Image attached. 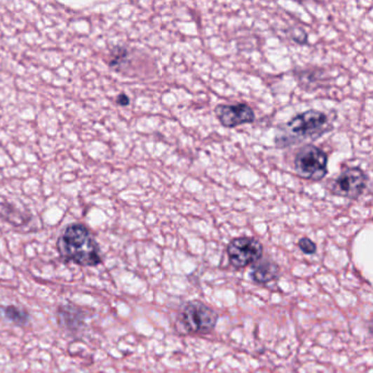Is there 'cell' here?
Returning a JSON list of instances; mask_svg holds the SVG:
<instances>
[{
    "instance_id": "cell-9",
    "label": "cell",
    "mask_w": 373,
    "mask_h": 373,
    "mask_svg": "<svg viewBox=\"0 0 373 373\" xmlns=\"http://www.w3.org/2000/svg\"><path fill=\"white\" fill-rule=\"evenodd\" d=\"M279 267L274 262L265 261L259 262L252 271V279L257 284H267L269 281L274 280L278 275Z\"/></svg>"
},
{
    "instance_id": "cell-7",
    "label": "cell",
    "mask_w": 373,
    "mask_h": 373,
    "mask_svg": "<svg viewBox=\"0 0 373 373\" xmlns=\"http://www.w3.org/2000/svg\"><path fill=\"white\" fill-rule=\"evenodd\" d=\"M217 118L226 128H233L240 125L251 124L255 121L253 109L245 103L234 105H217L215 109Z\"/></svg>"
},
{
    "instance_id": "cell-5",
    "label": "cell",
    "mask_w": 373,
    "mask_h": 373,
    "mask_svg": "<svg viewBox=\"0 0 373 373\" xmlns=\"http://www.w3.org/2000/svg\"><path fill=\"white\" fill-rule=\"evenodd\" d=\"M263 253V244L259 240L247 236L232 240L226 247L230 264L236 269H244L261 261Z\"/></svg>"
},
{
    "instance_id": "cell-13",
    "label": "cell",
    "mask_w": 373,
    "mask_h": 373,
    "mask_svg": "<svg viewBox=\"0 0 373 373\" xmlns=\"http://www.w3.org/2000/svg\"><path fill=\"white\" fill-rule=\"evenodd\" d=\"M116 103L117 104L121 105V107H127V105L130 104V97L125 95V93H121V95L117 97Z\"/></svg>"
},
{
    "instance_id": "cell-6",
    "label": "cell",
    "mask_w": 373,
    "mask_h": 373,
    "mask_svg": "<svg viewBox=\"0 0 373 373\" xmlns=\"http://www.w3.org/2000/svg\"><path fill=\"white\" fill-rule=\"evenodd\" d=\"M367 186V175L360 168H347L329 183L330 192L336 196L358 199Z\"/></svg>"
},
{
    "instance_id": "cell-4",
    "label": "cell",
    "mask_w": 373,
    "mask_h": 373,
    "mask_svg": "<svg viewBox=\"0 0 373 373\" xmlns=\"http://www.w3.org/2000/svg\"><path fill=\"white\" fill-rule=\"evenodd\" d=\"M179 321L189 333L206 335L215 329L218 314L202 301H192L183 308Z\"/></svg>"
},
{
    "instance_id": "cell-10",
    "label": "cell",
    "mask_w": 373,
    "mask_h": 373,
    "mask_svg": "<svg viewBox=\"0 0 373 373\" xmlns=\"http://www.w3.org/2000/svg\"><path fill=\"white\" fill-rule=\"evenodd\" d=\"M4 318L15 325L25 327L30 322V314L23 308L15 306H8L0 308Z\"/></svg>"
},
{
    "instance_id": "cell-1",
    "label": "cell",
    "mask_w": 373,
    "mask_h": 373,
    "mask_svg": "<svg viewBox=\"0 0 373 373\" xmlns=\"http://www.w3.org/2000/svg\"><path fill=\"white\" fill-rule=\"evenodd\" d=\"M62 261L83 267H95L102 263L100 247L95 236L83 224L66 226L57 241Z\"/></svg>"
},
{
    "instance_id": "cell-12",
    "label": "cell",
    "mask_w": 373,
    "mask_h": 373,
    "mask_svg": "<svg viewBox=\"0 0 373 373\" xmlns=\"http://www.w3.org/2000/svg\"><path fill=\"white\" fill-rule=\"evenodd\" d=\"M298 247L306 255H311L316 252V244L308 238H301L299 240Z\"/></svg>"
},
{
    "instance_id": "cell-8",
    "label": "cell",
    "mask_w": 373,
    "mask_h": 373,
    "mask_svg": "<svg viewBox=\"0 0 373 373\" xmlns=\"http://www.w3.org/2000/svg\"><path fill=\"white\" fill-rule=\"evenodd\" d=\"M87 313L74 304L60 306L57 310V321L60 327L72 334L79 333L85 327Z\"/></svg>"
},
{
    "instance_id": "cell-2",
    "label": "cell",
    "mask_w": 373,
    "mask_h": 373,
    "mask_svg": "<svg viewBox=\"0 0 373 373\" xmlns=\"http://www.w3.org/2000/svg\"><path fill=\"white\" fill-rule=\"evenodd\" d=\"M329 130V117L325 113L308 110L292 117L279 128L275 144L278 148L290 147L304 140H316Z\"/></svg>"
},
{
    "instance_id": "cell-11",
    "label": "cell",
    "mask_w": 373,
    "mask_h": 373,
    "mask_svg": "<svg viewBox=\"0 0 373 373\" xmlns=\"http://www.w3.org/2000/svg\"><path fill=\"white\" fill-rule=\"evenodd\" d=\"M128 55V52H127L126 48H121V46H116V48L113 50L112 54H111V58L107 64L113 69H118L121 66L123 65L125 58Z\"/></svg>"
},
{
    "instance_id": "cell-3",
    "label": "cell",
    "mask_w": 373,
    "mask_h": 373,
    "mask_svg": "<svg viewBox=\"0 0 373 373\" xmlns=\"http://www.w3.org/2000/svg\"><path fill=\"white\" fill-rule=\"evenodd\" d=\"M327 154L314 144H304L296 154L294 169L298 177L308 181H321L327 173Z\"/></svg>"
}]
</instances>
